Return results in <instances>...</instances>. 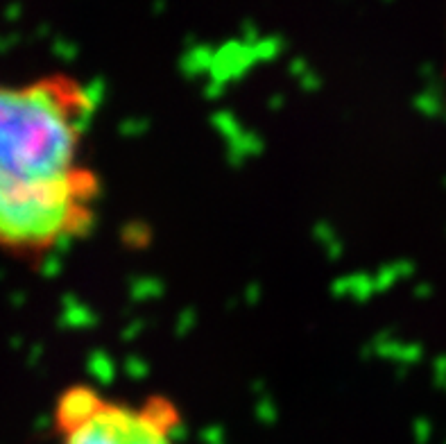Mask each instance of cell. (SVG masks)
<instances>
[{
  "label": "cell",
  "mask_w": 446,
  "mask_h": 444,
  "mask_svg": "<svg viewBox=\"0 0 446 444\" xmlns=\"http://www.w3.org/2000/svg\"><path fill=\"white\" fill-rule=\"evenodd\" d=\"M95 114V86L70 70L0 80V252L32 261L91 233L105 186Z\"/></svg>",
  "instance_id": "obj_1"
},
{
  "label": "cell",
  "mask_w": 446,
  "mask_h": 444,
  "mask_svg": "<svg viewBox=\"0 0 446 444\" xmlns=\"http://www.w3.org/2000/svg\"><path fill=\"white\" fill-rule=\"evenodd\" d=\"M51 426L57 444H184V413L168 394L134 399L86 381L57 394Z\"/></svg>",
  "instance_id": "obj_2"
}]
</instances>
